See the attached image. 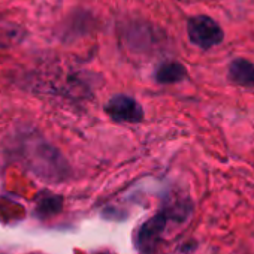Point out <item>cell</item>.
I'll return each mask as SVG.
<instances>
[{
	"label": "cell",
	"instance_id": "6",
	"mask_svg": "<svg viewBox=\"0 0 254 254\" xmlns=\"http://www.w3.org/2000/svg\"><path fill=\"white\" fill-rule=\"evenodd\" d=\"M63 208V199L56 194H45L38 200L36 205V215L39 218H48L51 215H56Z\"/></svg>",
	"mask_w": 254,
	"mask_h": 254
},
{
	"label": "cell",
	"instance_id": "3",
	"mask_svg": "<svg viewBox=\"0 0 254 254\" xmlns=\"http://www.w3.org/2000/svg\"><path fill=\"white\" fill-rule=\"evenodd\" d=\"M106 114L118 123H141L144 120V108L141 103L127 96V94H115L105 105Z\"/></svg>",
	"mask_w": 254,
	"mask_h": 254
},
{
	"label": "cell",
	"instance_id": "7",
	"mask_svg": "<svg viewBox=\"0 0 254 254\" xmlns=\"http://www.w3.org/2000/svg\"><path fill=\"white\" fill-rule=\"evenodd\" d=\"M97 254H112V253H97Z\"/></svg>",
	"mask_w": 254,
	"mask_h": 254
},
{
	"label": "cell",
	"instance_id": "2",
	"mask_svg": "<svg viewBox=\"0 0 254 254\" xmlns=\"http://www.w3.org/2000/svg\"><path fill=\"white\" fill-rule=\"evenodd\" d=\"M168 215L162 211L147 220L135 235V245L142 254H153L163 236V232L168 224Z\"/></svg>",
	"mask_w": 254,
	"mask_h": 254
},
{
	"label": "cell",
	"instance_id": "4",
	"mask_svg": "<svg viewBox=\"0 0 254 254\" xmlns=\"http://www.w3.org/2000/svg\"><path fill=\"white\" fill-rule=\"evenodd\" d=\"M229 79L241 87H254V64L247 59H233L227 69Z\"/></svg>",
	"mask_w": 254,
	"mask_h": 254
},
{
	"label": "cell",
	"instance_id": "1",
	"mask_svg": "<svg viewBox=\"0 0 254 254\" xmlns=\"http://www.w3.org/2000/svg\"><path fill=\"white\" fill-rule=\"evenodd\" d=\"M187 35L190 42L202 50L217 47L224 39V32L220 24L208 15L191 17L187 21Z\"/></svg>",
	"mask_w": 254,
	"mask_h": 254
},
{
	"label": "cell",
	"instance_id": "5",
	"mask_svg": "<svg viewBox=\"0 0 254 254\" xmlns=\"http://www.w3.org/2000/svg\"><path fill=\"white\" fill-rule=\"evenodd\" d=\"M186 76H187L186 66L175 60L162 63L154 72V79L159 84H177L186 79Z\"/></svg>",
	"mask_w": 254,
	"mask_h": 254
}]
</instances>
